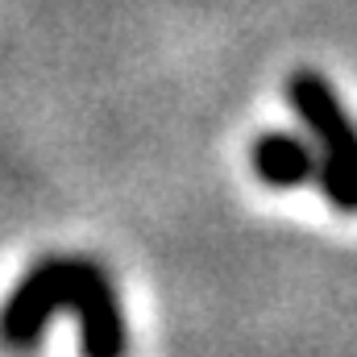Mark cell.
<instances>
[{
	"instance_id": "obj_3",
	"label": "cell",
	"mask_w": 357,
	"mask_h": 357,
	"mask_svg": "<svg viewBox=\"0 0 357 357\" xmlns=\"http://www.w3.org/2000/svg\"><path fill=\"white\" fill-rule=\"evenodd\" d=\"M250 167L266 187H299L316 183V146L291 133H262L250 146Z\"/></svg>"
},
{
	"instance_id": "obj_2",
	"label": "cell",
	"mask_w": 357,
	"mask_h": 357,
	"mask_svg": "<svg viewBox=\"0 0 357 357\" xmlns=\"http://www.w3.org/2000/svg\"><path fill=\"white\" fill-rule=\"evenodd\" d=\"M287 104L316 142V187L337 212H357V125L320 71H295Z\"/></svg>"
},
{
	"instance_id": "obj_1",
	"label": "cell",
	"mask_w": 357,
	"mask_h": 357,
	"mask_svg": "<svg viewBox=\"0 0 357 357\" xmlns=\"http://www.w3.org/2000/svg\"><path fill=\"white\" fill-rule=\"evenodd\" d=\"M79 316V349L91 357H112L125 349V320L108 270L79 254H50L29 270L8 303L0 307V341L21 349L42 337L54 312Z\"/></svg>"
}]
</instances>
